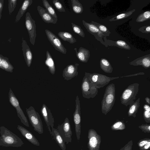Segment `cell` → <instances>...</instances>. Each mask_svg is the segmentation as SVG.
<instances>
[{
	"mask_svg": "<svg viewBox=\"0 0 150 150\" xmlns=\"http://www.w3.org/2000/svg\"><path fill=\"white\" fill-rule=\"evenodd\" d=\"M0 146L18 147L23 145L21 138L4 126L0 127Z\"/></svg>",
	"mask_w": 150,
	"mask_h": 150,
	"instance_id": "cell-1",
	"label": "cell"
},
{
	"mask_svg": "<svg viewBox=\"0 0 150 150\" xmlns=\"http://www.w3.org/2000/svg\"><path fill=\"white\" fill-rule=\"evenodd\" d=\"M115 84L112 83L108 86L101 101V111L106 115L112 108L115 101Z\"/></svg>",
	"mask_w": 150,
	"mask_h": 150,
	"instance_id": "cell-2",
	"label": "cell"
},
{
	"mask_svg": "<svg viewBox=\"0 0 150 150\" xmlns=\"http://www.w3.org/2000/svg\"><path fill=\"white\" fill-rule=\"evenodd\" d=\"M139 84L134 83L129 85L124 90L120 97L121 103L126 106L133 104L138 93Z\"/></svg>",
	"mask_w": 150,
	"mask_h": 150,
	"instance_id": "cell-3",
	"label": "cell"
},
{
	"mask_svg": "<svg viewBox=\"0 0 150 150\" xmlns=\"http://www.w3.org/2000/svg\"><path fill=\"white\" fill-rule=\"evenodd\" d=\"M26 112L34 130L40 134H42L43 132V125L39 113L32 106L26 108Z\"/></svg>",
	"mask_w": 150,
	"mask_h": 150,
	"instance_id": "cell-4",
	"label": "cell"
},
{
	"mask_svg": "<svg viewBox=\"0 0 150 150\" xmlns=\"http://www.w3.org/2000/svg\"><path fill=\"white\" fill-rule=\"evenodd\" d=\"M82 96L84 98H93L98 95V90L89 80L86 74L83 78L81 85Z\"/></svg>",
	"mask_w": 150,
	"mask_h": 150,
	"instance_id": "cell-5",
	"label": "cell"
},
{
	"mask_svg": "<svg viewBox=\"0 0 150 150\" xmlns=\"http://www.w3.org/2000/svg\"><path fill=\"white\" fill-rule=\"evenodd\" d=\"M85 74L87 76L91 82L97 88H103L109 83L110 81L119 78V77H109L104 75L96 73L90 74L85 72Z\"/></svg>",
	"mask_w": 150,
	"mask_h": 150,
	"instance_id": "cell-6",
	"label": "cell"
},
{
	"mask_svg": "<svg viewBox=\"0 0 150 150\" xmlns=\"http://www.w3.org/2000/svg\"><path fill=\"white\" fill-rule=\"evenodd\" d=\"M8 98L10 103L16 109L18 116L20 119L21 122L26 127H29V125L27 117L20 107L18 100L11 88L9 89Z\"/></svg>",
	"mask_w": 150,
	"mask_h": 150,
	"instance_id": "cell-7",
	"label": "cell"
},
{
	"mask_svg": "<svg viewBox=\"0 0 150 150\" xmlns=\"http://www.w3.org/2000/svg\"><path fill=\"white\" fill-rule=\"evenodd\" d=\"M57 129L67 144L71 142L72 133L69 121L68 118L66 117L63 123L57 127Z\"/></svg>",
	"mask_w": 150,
	"mask_h": 150,
	"instance_id": "cell-8",
	"label": "cell"
},
{
	"mask_svg": "<svg viewBox=\"0 0 150 150\" xmlns=\"http://www.w3.org/2000/svg\"><path fill=\"white\" fill-rule=\"evenodd\" d=\"M25 26L28 32L31 43L34 45L36 37L35 21L32 18L30 13H26L25 17Z\"/></svg>",
	"mask_w": 150,
	"mask_h": 150,
	"instance_id": "cell-9",
	"label": "cell"
},
{
	"mask_svg": "<svg viewBox=\"0 0 150 150\" xmlns=\"http://www.w3.org/2000/svg\"><path fill=\"white\" fill-rule=\"evenodd\" d=\"M76 108L73 116L75 125V130L77 139L79 140L81 132V115L80 105L79 96L77 95L75 100Z\"/></svg>",
	"mask_w": 150,
	"mask_h": 150,
	"instance_id": "cell-10",
	"label": "cell"
},
{
	"mask_svg": "<svg viewBox=\"0 0 150 150\" xmlns=\"http://www.w3.org/2000/svg\"><path fill=\"white\" fill-rule=\"evenodd\" d=\"M45 32L49 41L55 49L63 54H66L67 50L59 39L48 30H45Z\"/></svg>",
	"mask_w": 150,
	"mask_h": 150,
	"instance_id": "cell-11",
	"label": "cell"
},
{
	"mask_svg": "<svg viewBox=\"0 0 150 150\" xmlns=\"http://www.w3.org/2000/svg\"><path fill=\"white\" fill-rule=\"evenodd\" d=\"M83 24L87 31L93 35L96 39L103 45L107 47L106 44L103 41V38L104 37L103 33L99 30L98 28L92 23H87L84 20H82Z\"/></svg>",
	"mask_w": 150,
	"mask_h": 150,
	"instance_id": "cell-12",
	"label": "cell"
},
{
	"mask_svg": "<svg viewBox=\"0 0 150 150\" xmlns=\"http://www.w3.org/2000/svg\"><path fill=\"white\" fill-rule=\"evenodd\" d=\"M40 112L51 134V130L50 127L51 128L53 127L54 120L50 110L45 104H43L40 110Z\"/></svg>",
	"mask_w": 150,
	"mask_h": 150,
	"instance_id": "cell-13",
	"label": "cell"
},
{
	"mask_svg": "<svg viewBox=\"0 0 150 150\" xmlns=\"http://www.w3.org/2000/svg\"><path fill=\"white\" fill-rule=\"evenodd\" d=\"M79 64L75 63L74 64L67 65L64 69L62 76L65 80L68 81L78 75V67Z\"/></svg>",
	"mask_w": 150,
	"mask_h": 150,
	"instance_id": "cell-14",
	"label": "cell"
},
{
	"mask_svg": "<svg viewBox=\"0 0 150 150\" xmlns=\"http://www.w3.org/2000/svg\"><path fill=\"white\" fill-rule=\"evenodd\" d=\"M22 40V50L23 56L27 66L30 67L33 59V54L27 42L23 37Z\"/></svg>",
	"mask_w": 150,
	"mask_h": 150,
	"instance_id": "cell-15",
	"label": "cell"
},
{
	"mask_svg": "<svg viewBox=\"0 0 150 150\" xmlns=\"http://www.w3.org/2000/svg\"><path fill=\"white\" fill-rule=\"evenodd\" d=\"M17 128L23 136L29 142L35 145L40 146V143L38 140L30 131L20 125H18Z\"/></svg>",
	"mask_w": 150,
	"mask_h": 150,
	"instance_id": "cell-16",
	"label": "cell"
},
{
	"mask_svg": "<svg viewBox=\"0 0 150 150\" xmlns=\"http://www.w3.org/2000/svg\"><path fill=\"white\" fill-rule=\"evenodd\" d=\"M37 9L42 19L45 23L53 24L57 23V19L52 17L45 9L40 6H37Z\"/></svg>",
	"mask_w": 150,
	"mask_h": 150,
	"instance_id": "cell-17",
	"label": "cell"
},
{
	"mask_svg": "<svg viewBox=\"0 0 150 150\" xmlns=\"http://www.w3.org/2000/svg\"><path fill=\"white\" fill-rule=\"evenodd\" d=\"M129 64L135 66L141 65L145 69L149 68L150 67V54L137 58Z\"/></svg>",
	"mask_w": 150,
	"mask_h": 150,
	"instance_id": "cell-18",
	"label": "cell"
},
{
	"mask_svg": "<svg viewBox=\"0 0 150 150\" xmlns=\"http://www.w3.org/2000/svg\"><path fill=\"white\" fill-rule=\"evenodd\" d=\"M76 57L81 62L84 63L87 62L90 57V52L88 50L82 47H80L77 51L76 48H75Z\"/></svg>",
	"mask_w": 150,
	"mask_h": 150,
	"instance_id": "cell-19",
	"label": "cell"
},
{
	"mask_svg": "<svg viewBox=\"0 0 150 150\" xmlns=\"http://www.w3.org/2000/svg\"><path fill=\"white\" fill-rule=\"evenodd\" d=\"M32 0H24L19 9L15 20V23H18L27 11L28 7L32 4Z\"/></svg>",
	"mask_w": 150,
	"mask_h": 150,
	"instance_id": "cell-20",
	"label": "cell"
},
{
	"mask_svg": "<svg viewBox=\"0 0 150 150\" xmlns=\"http://www.w3.org/2000/svg\"><path fill=\"white\" fill-rule=\"evenodd\" d=\"M51 128V134L53 136L55 141L62 150H66L65 142L59 132L58 130L53 127Z\"/></svg>",
	"mask_w": 150,
	"mask_h": 150,
	"instance_id": "cell-21",
	"label": "cell"
},
{
	"mask_svg": "<svg viewBox=\"0 0 150 150\" xmlns=\"http://www.w3.org/2000/svg\"><path fill=\"white\" fill-rule=\"evenodd\" d=\"M45 64L48 67L50 72L52 74H54L55 71L54 62L51 55L48 50L46 52V59L45 61Z\"/></svg>",
	"mask_w": 150,
	"mask_h": 150,
	"instance_id": "cell-22",
	"label": "cell"
},
{
	"mask_svg": "<svg viewBox=\"0 0 150 150\" xmlns=\"http://www.w3.org/2000/svg\"><path fill=\"white\" fill-rule=\"evenodd\" d=\"M58 35L63 41H67L71 44L75 43L76 42V40L69 32L60 31L58 33Z\"/></svg>",
	"mask_w": 150,
	"mask_h": 150,
	"instance_id": "cell-23",
	"label": "cell"
},
{
	"mask_svg": "<svg viewBox=\"0 0 150 150\" xmlns=\"http://www.w3.org/2000/svg\"><path fill=\"white\" fill-rule=\"evenodd\" d=\"M140 99L139 98L134 103L130 105L128 112L129 116L135 117L139 108L140 107Z\"/></svg>",
	"mask_w": 150,
	"mask_h": 150,
	"instance_id": "cell-24",
	"label": "cell"
},
{
	"mask_svg": "<svg viewBox=\"0 0 150 150\" xmlns=\"http://www.w3.org/2000/svg\"><path fill=\"white\" fill-rule=\"evenodd\" d=\"M100 66L105 72L110 73L112 72L113 68L109 62L106 59L102 58L100 61Z\"/></svg>",
	"mask_w": 150,
	"mask_h": 150,
	"instance_id": "cell-25",
	"label": "cell"
},
{
	"mask_svg": "<svg viewBox=\"0 0 150 150\" xmlns=\"http://www.w3.org/2000/svg\"><path fill=\"white\" fill-rule=\"evenodd\" d=\"M13 65L9 61L8 58L3 56L1 61L2 69L8 72H12L14 69Z\"/></svg>",
	"mask_w": 150,
	"mask_h": 150,
	"instance_id": "cell-26",
	"label": "cell"
},
{
	"mask_svg": "<svg viewBox=\"0 0 150 150\" xmlns=\"http://www.w3.org/2000/svg\"><path fill=\"white\" fill-rule=\"evenodd\" d=\"M71 1L73 11L76 14L81 13L83 10L82 4L78 0H71Z\"/></svg>",
	"mask_w": 150,
	"mask_h": 150,
	"instance_id": "cell-27",
	"label": "cell"
},
{
	"mask_svg": "<svg viewBox=\"0 0 150 150\" xmlns=\"http://www.w3.org/2000/svg\"><path fill=\"white\" fill-rule=\"evenodd\" d=\"M42 1L44 6L48 13L52 17L57 19V16L55 11L48 1L47 0H42Z\"/></svg>",
	"mask_w": 150,
	"mask_h": 150,
	"instance_id": "cell-28",
	"label": "cell"
},
{
	"mask_svg": "<svg viewBox=\"0 0 150 150\" xmlns=\"http://www.w3.org/2000/svg\"><path fill=\"white\" fill-rule=\"evenodd\" d=\"M91 23L95 25L99 30L103 33L104 37L109 36L111 32L105 25L94 21H91Z\"/></svg>",
	"mask_w": 150,
	"mask_h": 150,
	"instance_id": "cell-29",
	"label": "cell"
},
{
	"mask_svg": "<svg viewBox=\"0 0 150 150\" xmlns=\"http://www.w3.org/2000/svg\"><path fill=\"white\" fill-rule=\"evenodd\" d=\"M135 11V9H134L129 11L120 14L110 19L109 21H112L123 19L130 16Z\"/></svg>",
	"mask_w": 150,
	"mask_h": 150,
	"instance_id": "cell-30",
	"label": "cell"
},
{
	"mask_svg": "<svg viewBox=\"0 0 150 150\" xmlns=\"http://www.w3.org/2000/svg\"><path fill=\"white\" fill-rule=\"evenodd\" d=\"M150 19V11H147L139 15L136 19L137 22H142Z\"/></svg>",
	"mask_w": 150,
	"mask_h": 150,
	"instance_id": "cell-31",
	"label": "cell"
},
{
	"mask_svg": "<svg viewBox=\"0 0 150 150\" xmlns=\"http://www.w3.org/2000/svg\"><path fill=\"white\" fill-rule=\"evenodd\" d=\"M115 42V44L113 45L112 46H115L119 48L127 50H130L131 47L125 41L118 40L116 41H113Z\"/></svg>",
	"mask_w": 150,
	"mask_h": 150,
	"instance_id": "cell-32",
	"label": "cell"
},
{
	"mask_svg": "<svg viewBox=\"0 0 150 150\" xmlns=\"http://www.w3.org/2000/svg\"><path fill=\"white\" fill-rule=\"evenodd\" d=\"M71 24L73 30L76 33L83 38L85 37V34L83 30L79 26L73 23H71Z\"/></svg>",
	"mask_w": 150,
	"mask_h": 150,
	"instance_id": "cell-33",
	"label": "cell"
},
{
	"mask_svg": "<svg viewBox=\"0 0 150 150\" xmlns=\"http://www.w3.org/2000/svg\"><path fill=\"white\" fill-rule=\"evenodd\" d=\"M144 112L143 116L144 118L147 122H150V107L149 105L145 104L143 106Z\"/></svg>",
	"mask_w": 150,
	"mask_h": 150,
	"instance_id": "cell-34",
	"label": "cell"
},
{
	"mask_svg": "<svg viewBox=\"0 0 150 150\" xmlns=\"http://www.w3.org/2000/svg\"><path fill=\"white\" fill-rule=\"evenodd\" d=\"M17 1V0H8V9L10 15L14 11L16 5Z\"/></svg>",
	"mask_w": 150,
	"mask_h": 150,
	"instance_id": "cell-35",
	"label": "cell"
},
{
	"mask_svg": "<svg viewBox=\"0 0 150 150\" xmlns=\"http://www.w3.org/2000/svg\"><path fill=\"white\" fill-rule=\"evenodd\" d=\"M52 3L54 6L59 12H65V10L62 4L58 0H54Z\"/></svg>",
	"mask_w": 150,
	"mask_h": 150,
	"instance_id": "cell-36",
	"label": "cell"
},
{
	"mask_svg": "<svg viewBox=\"0 0 150 150\" xmlns=\"http://www.w3.org/2000/svg\"><path fill=\"white\" fill-rule=\"evenodd\" d=\"M88 143L89 146L91 147H95L96 146L97 143L96 138L94 137H90Z\"/></svg>",
	"mask_w": 150,
	"mask_h": 150,
	"instance_id": "cell-37",
	"label": "cell"
},
{
	"mask_svg": "<svg viewBox=\"0 0 150 150\" xmlns=\"http://www.w3.org/2000/svg\"><path fill=\"white\" fill-rule=\"evenodd\" d=\"M139 30L143 33H150V26H142L139 29Z\"/></svg>",
	"mask_w": 150,
	"mask_h": 150,
	"instance_id": "cell-38",
	"label": "cell"
},
{
	"mask_svg": "<svg viewBox=\"0 0 150 150\" xmlns=\"http://www.w3.org/2000/svg\"><path fill=\"white\" fill-rule=\"evenodd\" d=\"M4 0H0V20L2 17V12L4 6Z\"/></svg>",
	"mask_w": 150,
	"mask_h": 150,
	"instance_id": "cell-39",
	"label": "cell"
},
{
	"mask_svg": "<svg viewBox=\"0 0 150 150\" xmlns=\"http://www.w3.org/2000/svg\"><path fill=\"white\" fill-rule=\"evenodd\" d=\"M123 125L122 122L119 121L115 123L113 125V127L115 128H117Z\"/></svg>",
	"mask_w": 150,
	"mask_h": 150,
	"instance_id": "cell-40",
	"label": "cell"
},
{
	"mask_svg": "<svg viewBox=\"0 0 150 150\" xmlns=\"http://www.w3.org/2000/svg\"><path fill=\"white\" fill-rule=\"evenodd\" d=\"M144 74V73L141 72V73H138L136 74H133V75H128V76H121V77H124L131 76H137V75H143V74Z\"/></svg>",
	"mask_w": 150,
	"mask_h": 150,
	"instance_id": "cell-41",
	"label": "cell"
},
{
	"mask_svg": "<svg viewBox=\"0 0 150 150\" xmlns=\"http://www.w3.org/2000/svg\"><path fill=\"white\" fill-rule=\"evenodd\" d=\"M148 141L146 140H144L141 142L139 144V145L140 146H144L147 142Z\"/></svg>",
	"mask_w": 150,
	"mask_h": 150,
	"instance_id": "cell-42",
	"label": "cell"
},
{
	"mask_svg": "<svg viewBox=\"0 0 150 150\" xmlns=\"http://www.w3.org/2000/svg\"><path fill=\"white\" fill-rule=\"evenodd\" d=\"M144 148L145 149H147L150 147V142H147L144 145Z\"/></svg>",
	"mask_w": 150,
	"mask_h": 150,
	"instance_id": "cell-43",
	"label": "cell"
},
{
	"mask_svg": "<svg viewBox=\"0 0 150 150\" xmlns=\"http://www.w3.org/2000/svg\"><path fill=\"white\" fill-rule=\"evenodd\" d=\"M145 100L148 104L150 105V99L148 97H146L145 98Z\"/></svg>",
	"mask_w": 150,
	"mask_h": 150,
	"instance_id": "cell-44",
	"label": "cell"
},
{
	"mask_svg": "<svg viewBox=\"0 0 150 150\" xmlns=\"http://www.w3.org/2000/svg\"><path fill=\"white\" fill-rule=\"evenodd\" d=\"M3 56L0 54V68L1 69V61Z\"/></svg>",
	"mask_w": 150,
	"mask_h": 150,
	"instance_id": "cell-45",
	"label": "cell"
},
{
	"mask_svg": "<svg viewBox=\"0 0 150 150\" xmlns=\"http://www.w3.org/2000/svg\"></svg>",
	"mask_w": 150,
	"mask_h": 150,
	"instance_id": "cell-46",
	"label": "cell"
}]
</instances>
